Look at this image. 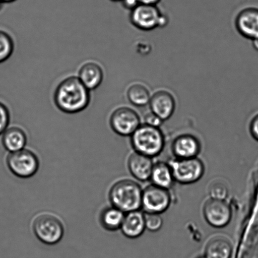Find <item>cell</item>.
<instances>
[{
	"label": "cell",
	"instance_id": "1",
	"mask_svg": "<svg viewBox=\"0 0 258 258\" xmlns=\"http://www.w3.org/2000/svg\"><path fill=\"white\" fill-rule=\"evenodd\" d=\"M90 91L75 76L62 80L58 85L54 95L56 107L68 114L86 109L90 104Z\"/></svg>",
	"mask_w": 258,
	"mask_h": 258
},
{
	"label": "cell",
	"instance_id": "2",
	"mask_svg": "<svg viewBox=\"0 0 258 258\" xmlns=\"http://www.w3.org/2000/svg\"><path fill=\"white\" fill-rule=\"evenodd\" d=\"M143 191L136 182L130 179H120L111 187L108 199L111 206L126 214L141 208Z\"/></svg>",
	"mask_w": 258,
	"mask_h": 258
},
{
	"label": "cell",
	"instance_id": "3",
	"mask_svg": "<svg viewBox=\"0 0 258 258\" xmlns=\"http://www.w3.org/2000/svg\"><path fill=\"white\" fill-rule=\"evenodd\" d=\"M32 227L35 237L46 245L59 243L64 235L62 219L52 212H43L37 214L33 219Z\"/></svg>",
	"mask_w": 258,
	"mask_h": 258
},
{
	"label": "cell",
	"instance_id": "4",
	"mask_svg": "<svg viewBox=\"0 0 258 258\" xmlns=\"http://www.w3.org/2000/svg\"><path fill=\"white\" fill-rule=\"evenodd\" d=\"M131 137L132 146L136 153L153 158L163 150L164 138L159 128L140 125Z\"/></svg>",
	"mask_w": 258,
	"mask_h": 258
},
{
	"label": "cell",
	"instance_id": "5",
	"mask_svg": "<svg viewBox=\"0 0 258 258\" xmlns=\"http://www.w3.org/2000/svg\"><path fill=\"white\" fill-rule=\"evenodd\" d=\"M7 165L13 174L18 178H32L39 171L40 161L34 151L24 148L10 153L7 158Z\"/></svg>",
	"mask_w": 258,
	"mask_h": 258
},
{
	"label": "cell",
	"instance_id": "6",
	"mask_svg": "<svg viewBox=\"0 0 258 258\" xmlns=\"http://www.w3.org/2000/svg\"><path fill=\"white\" fill-rule=\"evenodd\" d=\"M174 180L179 183L189 184L198 181L203 176L205 166L198 158L176 159L169 163Z\"/></svg>",
	"mask_w": 258,
	"mask_h": 258
},
{
	"label": "cell",
	"instance_id": "7",
	"mask_svg": "<svg viewBox=\"0 0 258 258\" xmlns=\"http://www.w3.org/2000/svg\"><path fill=\"white\" fill-rule=\"evenodd\" d=\"M171 201L168 189L153 184L143 189L141 208L146 213L161 214L169 208Z\"/></svg>",
	"mask_w": 258,
	"mask_h": 258
},
{
	"label": "cell",
	"instance_id": "8",
	"mask_svg": "<svg viewBox=\"0 0 258 258\" xmlns=\"http://www.w3.org/2000/svg\"><path fill=\"white\" fill-rule=\"evenodd\" d=\"M113 132L120 136H131L140 126L138 113L131 108L122 107L113 111L110 118Z\"/></svg>",
	"mask_w": 258,
	"mask_h": 258
},
{
	"label": "cell",
	"instance_id": "9",
	"mask_svg": "<svg viewBox=\"0 0 258 258\" xmlns=\"http://www.w3.org/2000/svg\"><path fill=\"white\" fill-rule=\"evenodd\" d=\"M203 211L207 223L215 228H223L232 218L231 207L222 200H209L205 204Z\"/></svg>",
	"mask_w": 258,
	"mask_h": 258
},
{
	"label": "cell",
	"instance_id": "10",
	"mask_svg": "<svg viewBox=\"0 0 258 258\" xmlns=\"http://www.w3.org/2000/svg\"><path fill=\"white\" fill-rule=\"evenodd\" d=\"M162 15L154 5L139 4L132 10V23L139 29L151 30L158 26Z\"/></svg>",
	"mask_w": 258,
	"mask_h": 258
},
{
	"label": "cell",
	"instance_id": "11",
	"mask_svg": "<svg viewBox=\"0 0 258 258\" xmlns=\"http://www.w3.org/2000/svg\"><path fill=\"white\" fill-rule=\"evenodd\" d=\"M154 164L151 158L136 152L131 154L127 162L131 174L140 181H146L151 178Z\"/></svg>",
	"mask_w": 258,
	"mask_h": 258
},
{
	"label": "cell",
	"instance_id": "12",
	"mask_svg": "<svg viewBox=\"0 0 258 258\" xmlns=\"http://www.w3.org/2000/svg\"><path fill=\"white\" fill-rule=\"evenodd\" d=\"M172 149L177 159L197 158L201 152V143L196 137L184 134L173 142Z\"/></svg>",
	"mask_w": 258,
	"mask_h": 258
},
{
	"label": "cell",
	"instance_id": "13",
	"mask_svg": "<svg viewBox=\"0 0 258 258\" xmlns=\"http://www.w3.org/2000/svg\"><path fill=\"white\" fill-rule=\"evenodd\" d=\"M146 229L145 216L139 211L126 213L122 226V233L129 239H136L144 233Z\"/></svg>",
	"mask_w": 258,
	"mask_h": 258
},
{
	"label": "cell",
	"instance_id": "14",
	"mask_svg": "<svg viewBox=\"0 0 258 258\" xmlns=\"http://www.w3.org/2000/svg\"><path fill=\"white\" fill-rule=\"evenodd\" d=\"M78 78L90 91L97 89L103 82L102 68L97 62H86L80 68Z\"/></svg>",
	"mask_w": 258,
	"mask_h": 258
},
{
	"label": "cell",
	"instance_id": "15",
	"mask_svg": "<svg viewBox=\"0 0 258 258\" xmlns=\"http://www.w3.org/2000/svg\"><path fill=\"white\" fill-rule=\"evenodd\" d=\"M150 104L153 112L163 120L171 117L175 107L173 97L164 91L156 93L151 98Z\"/></svg>",
	"mask_w": 258,
	"mask_h": 258
},
{
	"label": "cell",
	"instance_id": "16",
	"mask_svg": "<svg viewBox=\"0 0 258 258\" xmlns=\"http://www.w3.org/2000/svg\"><path fill=\"white\" fill-rule=\"evenodd\" d=\"M2 136L3 146L9 153L22 150L27 146V134L18 126L8 127Z\"/></svg>",
	"mask_w": 258,
	"mask_h": 258
},
{
	"label": "cell",
	"instance_id": "17",
	"mask_svg": "<svg viewBox=\"0 0 258 258\" xmlns=\"http://www.w3.org/2000/svg\"><path fill=\"white\" fill-rule=\"evenodd\" d=\"M237 26L244 36L253 40L258 37V10L248 9L238 15Z\"/></svg>",
	"mask_w": 258,
	"mask_h": 258
},
{
	"label": "cell",
	"instance_id": "18",
	"mask_svg": "<svg viewBox=\"0 0 258 258\" xmlns=\"http://www.w3.org/2000/svg\"><path fill=\"white\" fill-rule=\"evenodd\" d=\"M150 179L154 185L167 189L171 188L175 181L170 165L164 162L154 164Z\"/></svg>",
	"mask_w": 258,
	"mask_h": 258
},
{
	"label": "cell",
	"instance_id": "19",
	"mask_svg": "<svg viewBox=\"0 0 258 258\" xmlns=\"http://www.w3.org/2000/svg\"><path fill=\"white\" fill-rule=\"evenodd\" d=\"M125 213L112 206L105 207L101 212L100 222L103 229L108 231L120 229Z\"/></svg>",
	"mask_w": 258,
	"mask_h": 258
},
{
	"label": "cell",
	"instance_id": "20",
	"mask_svg": "<svg viewBox=\"0 0 258 258\" xmlns=\"http://www.w3.org/2000/svg\"><path fill=\"white\" fill-rule=\"evenodd\" d=\"M232 247L231 243L224 238H216L207 245L205 257L206 258H230Z\"/></svg>",
	"mask_w": 258,
	"mask_h": 258
},
{
	"label": "cell",
	"instance_id": "21",
	"mask_svg": "<svg viewBox=\"0 0 258 258\" xmlns=\"http://www.w3.org/2000/svg\"><path fill=\"white\" fill-rule=\"evenodd\" d=\"M127 98L133 105L143 107L150 102L151 98L148 88L141 84H135L129 87Z\"/></svg>",
	"mask_w": 258,
	"mask_h": 258
},
{
	"label": "cell",
	"instance_id": "22",
	"mask_svg": "<svg viewBox=\"0 0 258 258\" xmlns=\"http://www.w3.org/2000/svg\"><path fill=\"white\" fill-rule=\"evenodd\" d=\"M14 42L6 32L0 30V64L9 59L14 52Z\"/></svg>",
	"mask_w": 258,
	"mask_h": 258
},
{
	"label": "cell",
	"instance_id": "23",
	"mask_svg": "<svg viewBox=\"0 0 258 258\" xmlns=\"http://www.w3.org/2000/svg\"><path fill=\"white\" fill-rule=\"evenodd\" d=\"M209 193L211 199L225 201L228 196V188L222 182H215L210 186Z\"/></svg>",
	"mask_w": 258,
	"mask_h": 258
},
{
	"label": "cell",
	"instance_id": "24",
	"mask_svg": "<svg viewBox=\"0 0 258 258\" xmlns=\"http://www.w3.org/2000/svg\"><path fill=\"white\" fill-rule=\"evenodd\" d=\"M144 216L146 229L148 231L154 232L161 229L163 222L160 214L146 213Z\"/></svg>",
	"mask_w": 258,
	"mask_h": 258
},
{
	"label": "cell",
	"instance_id": "25",
	"mask_svg": "<svg viewBox=\"0 0 258 258\" xmlns=\"http://www.w3.org/2000/svg\"><path fill=\"white\" fill-rule=\"evenodd\" d=\"M10 114L7 106L0 102V136L9 127Z\"/></svg>",
	"mask_w": 258,
	"mask_h": 258
},
{
	"label": "cell",
	"instance_id": "26",
	"mask_svg": "<svg viewBox=\"0 0 258 258\" xmlns=\"http://www.w3.org/2000/svg\"><path fill=\"white\" fill-rule=\"evenodd\" d=\"M163 121L160 117L153 112L148 113L145 117L146 124L151 127L159 128L163 123Z\"/></svg>",
	"mask_w": 258,
	"mask_h": 258
},
{
	"label": "cell",
	"instance_id": "27",
	"mask_svg": "<svg viewBox=\"0 0 258 258\" xmlns=\"http://www.w3.org/2000/svg\"><path fill=\"white\" fill-rule=\"evenodd\" d=\"M252 136L258 141V114L254 117L250 126Z\"/></svg>",
	"mask_w": 258,
	"mask_h": 258
},
{
	"label": "cell",
	"instance_id": "28",
	"mask_svg": "<svg viewBox=\"0 0 258 258\" xmlns=\"http://www.w3.org/2000/svg\"><path fill=\"white\" fill-rule=\"evenodd\" d=\"M123 6L125 9L133 10L139 4V0H122Z\"/></svg>",
	"mask_w": 258,
	"mask_h": 258
},
{
	"label": "cell",
	"instance_id": "29",
	"mask_svg": "<svg viewBox=\"0 0 258 258\" xmlns=\"http://www.w3.org/2000/svg\"><path fill=\"white\" fill-rule=\"evenodd\" d=\"M159 0H139V4L148 5H155Z\"/></svg>",
	"mask_w": 258,
	"mask_h": 258
},
{
	"label": "cell",
	"instance_id": "30",
	"mask_svg": "<svg viewBox=\"0 0 258 258\" xmlns=\"http://www.w3.org/2000/svg\"><path fill=\"white\" fill-rule=\"evenodd\" d=\"M252 45H253L254 49L258 51V37L252 40Z\"/></svg>",
	"mask_w": 258,
	"mask_h": 258
},
{
	"label": "cell",
	"instance_id": "31",
	"mask_svg": "<svg viewBox=\"0 0 258 258\" xmlns=\"http://www.w3.org/2000/svg\"><path fill=\"white\" fill-rule=\"evenodd\" d=\"M2 1L4 4H10V3L14 2L17 1V0H2Z\"/></svg>",
	"mask_w": 258,
	"mask_h": 258
},
{
	"label": "cell",
	"instance_id": "32",
	"mask_svg": "<svg viewBox=\"0 0 258 258\" xmlns=\"http://www.w3.org/2000/svg\"><path fill=\"white\" fill-rule=\"evenodd\" d=\"M4 3L2 1V0H0V10L2 9V8L3 7V5H4Z\"/></svg>",
	"mask_w": 258,
	"mask_h": 258
},
{
	"label": "cell",
	"instance_id": "33",
	"mask_svg": "<svg viewBox=\"0 0 258 258\" xmlns=\"http://www.w3.org/2000/svg\"><path fill=\"white\" fill-rule=\"evenodd\" d=\"M110 1L117 2H122V0H110Z\"/></svg>",
	"mask_w": 258,
	"mask_h": 258
},
{
	"label": "cell",
	"instance_id": "34",
	"mask_svg": "<svg viewBox=\"0 0 258 258\" xmlns=\"http://www.w3.org/2000/svg\"><path fill=\"white\" fill-rule=\"evenodd\" d=\"M200 258H206V257H200Z\"/></svg>",
	"mask_w": 258,
	"mask_h": 258
}]
</instances>
